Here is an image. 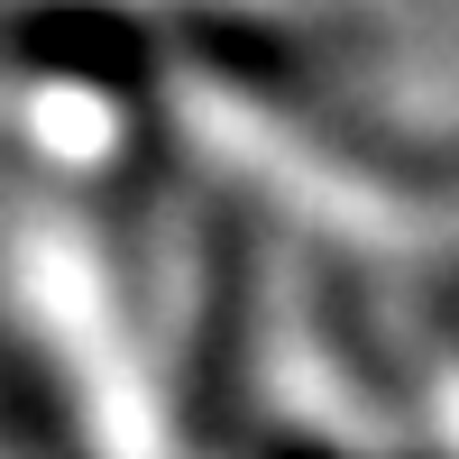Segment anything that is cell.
I'll return each mask as SVG.
<instances>
[{
    "instance_id": "1",
    "label": "cell",
    "mask_w": 459,
    "mask_h": 459,
    "mask_svg": "<svg viewBox=\"0 0 459 459\" xmlns=\"http://www.w3.org/2000/svg\"><path fill=\"white\" fill-rule=\"evenodd\" d=\"M0 56H19L28 74H56V83H83V92H147L157 37L129 10H101V0H37V10L0 19Z\"/></svg>"
},
{
    "instance_id": "2",
    "label": "cell",
    "mask_w": 459,
    "mask_h": 459,
    "mask_svg": "<svg viewBox=\"0 0 459 459\" xmlns=\"http://www.w3.org/2000/svg\"><path fill=\"white\" fill-rule=\"evenodd\" d=\"M285 459H331V450H285Z\"/></svg>"
}]
</instances>
